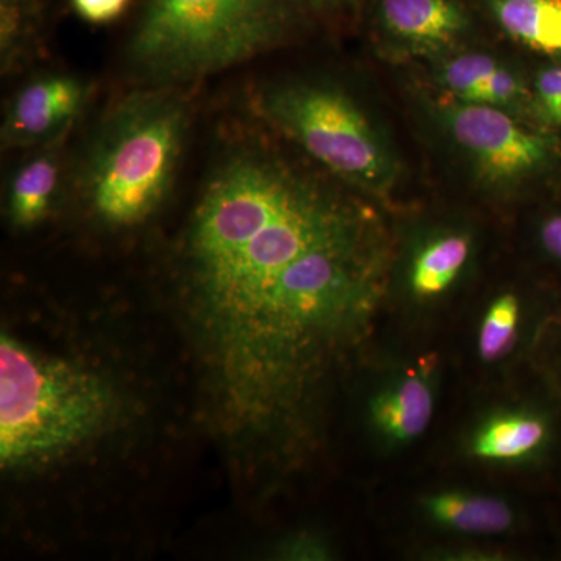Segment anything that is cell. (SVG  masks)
Returning a JSON list of instances; mask_svg holds the SVG:
<instances>
[{"mask_svg":"<svg viewBox=\"0 0 561 561\" xmlns=\"http://www.w3.org/2000/svg\"><path fill=\"white\" fill-rule=\"evenodd\" d=\"M179 257L225 413L256 432L297 423L370 339L394 251L375 210L241 139L210 171Z\"/></svg>","mask_w":561,"mask_h":561,"instance_id":"cell-1","label":"cell"},{"mask_svg":"<svg viewBox=\"0 0 561 561\" xmlns=\"http://www.w3.org/2000/svg\"><path fill=\"white\" fill-rule=\"evenodd\" d=\"M187 128L186 103L168 88L122 99L99 125L77 172L95 219L135 228L157 214L175 183Z\"/></svg>","mask_w":561,"mask_h":561,"instance_id":"cell-2","label":"cell"},{"mask_svg":"<svg viewBox=\"0 0 561 561\" xmlns=\"http://www.w3.org/2000/svg\"><path fill=\"white\" fill-rule=\"evenodd\" d=\"M117 411L101 375L0 339V465L43 467L101 437Z\"/></svg>","mask_w":561,"mask_h":561,"instance_id":"cell-3","label":"cell"},{"mask_svg":"<svg viewBox=\"0 0 561 561\" xmlns=\"http://www.w3.org/2000/svg\"><path fill=\"white\" fill-rule=\"evenodd\" d=\"M286 25L280 0H147L128 60L146 83L169 88L271 50Z\"/></svg>","mask_w":561,"mask_h":561,"instance_id":"cell-4","label":"cell"},{"mask_svg":"<svg viewBox=\"0 0 561 561\" xmlns=\"http://www.w3.org/2000/svg\"><path fill=\"white\" fill-rule=\"evenodd\" d=\"M257 111L313 161L351 186L381 194L394 179V162L378 131L341 88L311 81L262 91Z\"/></svg>","mask_w":561,"mask_h":561,"instance_id":"cell-5","label":"cell"},{"mask_svg":"<svg viewBox=\"0 0 561 561\" xmlns=\"http://www.w3.org/2000/svg\"><path fill=\"white\" fill-rule=\"evenodd\" d=\"M446 122L457 144L493 181L541 171L556 153L549 136L527 130L500 106L461 102L446 113Z\"/></svg>","mask_w":561,"mask_h":561,"instance_id":"cell-6","label":"cell"},{"mask_svg":"<svg viewBox=\"0 0 561 561\" xmlns=\"http://www.w3.org/2000/svg\"><path fill=\"white\" fill-rule=\"evenodd\" d=\"M92 92L90 81L69 73H47L28 81L7 108L3 149H32L69 136Z\"/></svg>","mask_w":561,"mask_h":561,"instance_id":"cell-7","label":"cell"},{"mask_svg":"<svg viewBox=\"0 0 561 561\" xmlns=\"http://www.w3.org/2000/svg\"><path fill=\"white\" fill-rule=\"evenodd\" d=\"M561 446V409L538 408L490 421L471 451L486 460H551Z\"/></svg>","mask_w":561,"mask_h":561,"instance_id":"cell-8","label":"cell"},{"mask_svg":"<svg viewBox=\"0 0 561 561\" xmlns=\"http://www.w3.org/2000/svg\"><path fill=\"white\" fill-rule=\"evenodd\" d=\"M66 139L68 136L39 147L11 176L7 217L18 230H31L49 217L60 190Z\"/></svg>","mask_w":561,"mask_h":561,"instance_id":"cell-9","label":"cell"},{"mask_svg":"<svg viewBox=\"0 0 561 561\" xmlns=\"http://www.w3.org/2000/svg\"><path fill=\"white\" fill-rule=\"evenodd\" d=\"M382 18L394 36L419 49L446 46L467 27L451 0H382Z\"/></svg>","mask_w":561,"mask_h":561,"instance_id":"cell-10","label":"cell"},{"mask_svg":"<svg viewBox=\"0 0 561 561\" xmlns=\"http://www.w3.org/2000/svg\"><path fill=\"white\" fill-rule=\"evenodd\" d=\"M373 424L393 442H412L430 427L434 393L424 376L408 375L373 398Z\"/></svg>","mask_w":561,"mask_h":561,"instance_id":"cell-11","label":"cell"},{"mask_svg":"<svg viewBox=\"0 0 561 561\" xmlns=\"http://www.w3.org/2000/svg\"><path fill=\"white\" fill-rule=\"evenodd\" d=\"M424 508L435 522L465 534H502L515 524V513L504 501L483 494L448 491L427 497Z\"/></svg>","mask_w":561,"mask_h":561,"instance_id":"cell-12","label":"cell"},{"mask_svg":"<svg viewBox=\"0 0 561 561\" xmlns=\"http://www.w3.org/2000/svg\"><path fill=\"white\" fill-rule=\"evenodd\" d=\"M501 27L541 54L561 55V0H494Z\"/></svg>","mask_w":561,"mask_h":561,"instance_id":"cell-13","label":"cell"},{"mask_svg":"<svg viewBox=\"0 0 561 561\" xmlns=\"http://www.w3.org/2000/svg\"><path fill=\"white\" fill-rule=\"evenodd\" d=\"M471 241L463 234L435 239L412 262L411 287L421 298L437 297L453 286L470 260Z\"/></svg>","mask_w":561,"mask_h":561,"instance_id":"cell-14","label":"cell"},{"mask_svg":"<svg viewBox=\"0 0 561 561\" xmlns=\"http://www.w3.org/2000/svg\"><path fill=\"white\" fill-rule=\"evenodd\" d=\"M38 0H2L0 66L2 76L21 72L38 55Z\"/></svg>","mask_w":561,"mask_h":561,"instance_id":"cell-15","label":"cell"},{"mask_svg":"<svg viewBox=\"0 0 561 561\" xmlns=\"http://www.w3.org/2000/svg\"><path fill=\"white\" fill-rule=\"evenodd\" d=\"M522 321V302L513 294L494 300L479 332V354L485 362L502 359L515 345Z\"/></svg>","mask_w":561,"mask_h":561,"instance_id":"cell-16","label":"cell"},{"mask_svg":"<svg viewBox=\"0 0 561 561\" xmlns=\"http://www.w3.org/2000/svg\"><path fill=\"white\" fill-rule=\"evenodd\" d=\"M501 69L500 62L489 55L468 54L454 58L442 73L443 83L454 95L463 101L470 92Z\"/></svg>","mask_w":561,"mask_h":561,"instance_id":"cell-17","label":"cell"},{"mask_svg":"<svg viewBox=\"0 0 561 561\" xmlns=\"http://www.w3.org/2000/svg\"><path fill=\"white\" fill-rule=\"evenodd\" d=\"M526 94V87H524L519 77H516L512 70L504 69L501 66V69L493 77L483 81L481 87L476 88L461 102L502 106L518 102Z\"/></svg>","mask_w":561,"mask_h":561,"instance_id":"cell-18","label":"cell"},{"mask_svg":"<svg viewBox=\"0 0 561 561\" xmlns=\"http://www.w3.org/2000/svg\"><path fill=\"white\" fill-rule=\"evenodd\" d=\"M534 105L538 117L549 127H561V66L538 73Z\"/></svg>","mask_w":561,"mask_h":561,"instance_id":"cell-19","label":"cell"},{"mask_svg":"<svg viewBox=\"0 0 561 561\" xmlns=\"http://www.w3.org/2000/svg\"><path fill=\"white\" fill-rule=\"evenodd\" d=\"M72 5L84 21L106 24L124 13L128 0H72Z\"/></svg>","mask_w":561,"mask_h":561,"instance_id":"cell-20","label":"cell"},{"mask_svg":"<svg viewBox=\"0 0 561 561\" xmlns=\"http://www.w3.org/2000/svg\"><path fill=\"white\" fill-rule=\"evenodd\" d=\"M538 242L546 257L561 268V213L549 214L540 221Z\"/></svg>","mask_w":561,"mask_h":561,"instance_id":"cell-21","label":"cell"},{"mask_svg":"<svg viewBox=\"0 0 561 561\" xmlns=\"http://www.w3.org/2000/svg\"><path fill=\"white\" fill-rule=\"evenodd\" d=\"M280 2L295 3L301 9L317 11V13H335L350 9L354 5V0H280Z\"/></svg>","mask_w":561,"mask_h":561,"instance_id":"cell-22","label":"cell"},{"mask_svg":"<svg viewBox=\"0 0 561 561\" xmlns=\"http://www.w3.org/2000/svg\"><path fill=\"white\" fill-rule=\"evenodd\" d=\"M557 330L561 331V320L557 323ZM556 356H553L552 364L553 370H556V375L559 376V381L561 382V332L559 339V345H557Z\"/></svg>","mask_w":561,"mask_h":561,"instance_id":"cell-23","label":"cell"}]
</instances>
